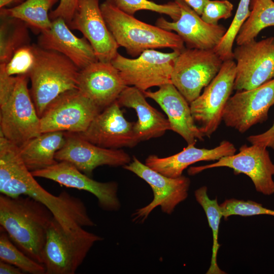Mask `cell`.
<instances>
[{"mask_svg": "<svg viewBox=\"0 0 274 274\" xmlns=\"http://www.w3.org/2000/svg\"><path fill=\"white\" fill-rule=\"evenodd\" d=\"M20 157L8 160L0 170V192L9 196H28L46 206L66 230L95 226L84 203L65 191L54 195L36 181Z\"/></svg>", "mask_w": 274, "mask_h": 274, "instance_id": "obj_1", "label": "cell"}, {"mask_svg": "<svg viewBox=\"0 0 274 274\" xmlns=\"http://www.w3.org/2000/svg\"><path fill=\"white\" fill-rule=\"evenodd\" d=\"M54 218L41 202L28 196L0 195V225L26 255L43 264L47 233Z\"/></svg>", "mask_w": 274, "mask_h": 274, "instance_id": "obj_2", "label": "cell"}, {"mask_svg": "<svg viewBox=\"0 0 274 274\" xmlns=\"http://www.w3.org/2000/svg\"><path fill=\"white\" fill-rule=\"evenodd\" d=\"M28 78L9 76L0 66V133L18 147L42 133Z\"/></svg>", "mask_w": 274, "mask_h": 274, "instance_id": "obj_3", "label": "cell"}, {"mask_svg": "<svg viewBox=\"0 0 274 274\" xmlns=\"http://www.w3.org/2000/svg\"><path fill=\"white\" fill-rule=\"evenodd\" d=\"M100 7L117 44L133 57L148 49L167 48L181 51L185 48L178 34L137 19L119 9L110 0H106Z\"/></svg>", "mask_w": 274, "mask_h": 274, "instance_id": "obj_4", "label": "cell"}, {"mask_svg": "<svg viewBox=\"0 0 274 274\" xmlns=\"http://www.w3.org/2000/svg\"><path fill=\"white\" fill-rule=\"evenodd\" d=\"M35 61L28 74L30 92L40 117L61 94L77 89L80 69L68 58L56 51L33 44Z\"/></svg>", "mask_w": 274, "mask_h": 274, "instance_id": "obj_5", "label": "cell"}, {"mask_svg": "<svg viewBox=\"0 0 274 274\" xmlns=\"http://www.w3.org/2000/svg\"><path fill=\"white\" fill-rule=\"evenodd\" d=\"M101 236L79 227L65 230L54 218L42 253L45 274H74Z\"/></svg>", "mask_w": 274, "mask_h": 274, "instance_id": "obj_6", "label": "cell"}, {"mask_svg": "<svg viewBox=\"0 0 274 274\" xmlns=\"http://www.w3.org/2000/svg\"><path fill=\"white\" fill-rule=\"evenodd\" d=\"M223 63L214 50L185 48L175 60L172 83L190 104L215 78Z\"/></svg>", "mask_w": 274, "mask_h": 274, "instance_id": "obj_7", "label": "cell"}, {"mask_svg": "<svg viewBox=\"0 0 274 274\" xmlns=\"http://www.w3.org/2000/svg\"><path fill=\"white\" fill-rule=\"evenodd\" d=\"M123 167L147 182L154 195L151 202L132 213L131 219L134 223H144L152 211L158 206L162 212L170 215L188 197L191 183L188 177L183 175L177 178L168 177L143 163L135 156Z\"/></svg>", "mask_w": 274, "mask_h": 274, "instance_id": "obj_8", "label": "cell"}, {"mask_svg": "<svg viewBox=\"0 0 274 274\" xmlns=\"http://www.w3.org/2000/svg\"><path fill=\"white\" fill-rule=\"evenodd\" d=\"M181 51L163 53L155 49L143 51L135 58L118 53L111 63L119 71L126 85L142 91L172 83L171 75L175 60Z\"/></svg>", "mask_w": 274, "mask_h": 274, "instance_id": "obj_9", "label": "cell"}, {"mask_svg": "<svg viewBox=\"0 0 274 274\" xmlns=\"http://www.w3.org/2000/svg\"><path fill=\"white\" fill-rule=\"evenodd\" d=\"M235 75L233 59L224 61L202 93L189 104L194 121L204 136H211L222 120L223 111L234 89Z\"/></svg>", "mask_w": 274, "mask_h": 274, "instance_id": "obj_10", "label": "cell"}, {"mask_svg": "<svg viewBox=\"0 0 274 274\" xmlns=\"http://www.w3.org/2000/svg\"><path fill=\"white\" fill-rule=\"evenodd\" d=\"M101 111L78 89L67 91L51 102L40 117L41 132L81 133Z\"/></svg>", "mask_w": 274, "mask_h": 274, "instance_id": "obj_11", "label": "cell"}, {"mask_svg": "<svg viewBox=\"0 0 274 274\" xmlns=\"http://www.w3.org/2000/svg\"><path fill=\"white\" fill-rule=\"evenodd\" d=\"M266 149L258 145H244L238 153L223 157L214 163L191 167L188 173L194 175L210 168L228 167L232 169L235 174H243L248 176L257 192L271 195L274 194V163Z\"/></svg>", "mask_w": 274, "mask_h": 274, "instance_id": "obj_12", "label": "cell"}, {"mask_svg": "<svg viewBox=\"0 0 274 274\" xmlns=\"http://www.w3.org/2000/svg\"><path fill=\"white\" fill-rule=\"evenodd\" d=\"M236 60L234 89L257 88L274 78V37L237 45L233 51Z\"/></svg>", "mask_w": 274, "mask_h": 274, "instance_id": "obj_13", "label": "cell"}, {"mask_svg": "<svg viewBox=\"0 0 274 274\" xmlns=\"http://www.w3.org/2000/svg\"><path fill=\"white\" fill-rule=\"evenodd\" d=\"M274 104V78L250 90L237 91L228 99L223 111L225 125L241 133L268 118Z\"/></svg>", "mask_w": 274, "mask_h": 274, "instance_id": "obj_14", "label": "cell"}, {"mask_svg": "<svg viewBox=\"0 0 274 274\" xmlns=\"http://www.w3.org/2000/svg\"><path fill=\"white\" fill-rule=\"evenodd\" d=\"M31 173L35 177L49 179L68 188L90 192L97 198L99 208L104 211L116 212L121 208L117 182L96 181L68 162L58 161L52 166Z\"/></svg>", "mask_w": 274, "mask_h": 274, "instance_id": "obj_15", "label": "cell"}, {"mask_svg": "<svg viewBox=\"0 0 274 274\" xmlns=\"http://www.w3.org/2000/svg\"><path fill=\"white\" fill-rule=\"evenodd\" d=\"M65 135V143L56 153L55 159L72 164L89 177L98 166L123 167L131 161L129 155L122 150L98 146L77 133L67 132Z\"/></svg>", "mask_w": 274, "mask_h": 274, "instance_id": "obj_16", "label": "cell"}, {"mask_svg": "<svg viewBox=\"0 0 274 274\" xmlns=\"http://www.w3.org/2000/svg\"><path fill=\"white\" fill-rule=\"evenodd\" d=\"M117 100L100 112L87 128L78 133L84 139L108 149L132 148L140 142L134 131V122L127 120Z\"/></svg>", "mask_w": 274, "mask_h": 274, "instance_id": "obj_17", "label": "cell"}, {"mask_svg": "<svg viewBox=\"0 0 274 274\" xmlns=\"http://www.w3.org/2000/svg\"><path fill=\"white\" fill-rule=\"evenodd\" d=\"M68 25L82 32L98 61L111 62L118 53L119 46L107 25L99 0H79L77 11Z\"/></svg>", "mask_w": 274, "mask_h": 274, "instance_id": "obj_18", "label": "cell"}, {"mask_svg": "<svg viewBox=\"0 0 274 274\" xmlns=\"http://www.w3.org/2000/svg\"><path fill=\"white\" fill-rule=\"evenodd\" d=\"M175 1L180 8L179 19L169 22L161 17L157 20L156 25L167 31H175L188 48L213 50L226 33V28L204 22L182 0Z\"/></svg>", "mask_w": 274, "mask_h": 274, "instance_id": "obj_19", "label": "cell"}, {"mask_svg": "<svg viewBox=\"0 0 274 274\" xmlns=\"http://www.w3.org/2000/svg\"><path fill=\"white\" fill-rule=\"evenodd\" d=\"M127 86L111 62L99 61L80 70L77 89L101 110L116 101Z\"/></svg>", "mask_w": 274, "mask_h": 274, "instance_id": "obj_20", "label": "cell"}, {"mask_svg": "<svg viewBox=\"0 0 274 274\" xmlns=\"http://www.w3.org/2000/svg\"><path fill=\"white\" fill-rule=\"evenodd\" d=\"M155 91H143L154 100L167 116L170 130L179 134L188 145L203 141L204 135L195 123L190 104L172 83L159 87Z\"/></svg>", "mask_w": 274, "mask_h": 274, "instance_id": "obj_21", "label": "cell"}, {"mask_svg": "<svg viewBox=\"0 0 274 274\" xmlns=\"http://www.w3.org/2000/svg\"><path fill=\"white\" fill-rule=\"evenodd\" d=\"M37 45L62 54L80 70L98 61L88 41L75 36L62 18L52 20L51 27L40 33Z\"/></svg>", "mask_w": 274, "mask_h": 274, "instance_id": "obj_22", "label": "cell"}, {"mask_svg": "<svg viewBox=\"0 0 274 274\" xmlns=\"http://www.w3.org/2000/svg\"><path fill=\"white\" fill-rule=\"evenodd\" d=\"M195 144H189L181 152L166 157L150 155L145 160V164L156 172L170 178L182 176L189 165L201 161L218 160L221 158L233 155L236 149L228 141H223L212 149L198 148Z\"/></svg>", "mask_w": 274, "mask_h": 274, "instance_id": "obj_23", "label": "cell"}, {"mask_svg": "<svg viewBox=\"0 0 274 274\" xmlns=\"http://www.w3.org/2000/svg\"><path fill=\"white\" fill-rule=\"evenodd\" d=\"M143 91L134 86H127L117 100L121 107L134 109L138 116L134 131L139 142L162 136L170 130L168 119L146 100Z\"/></svg>", "mask_w": 274, "mask_h": 274, "instance_id": "obj_24", "label": "cell"}, {"mask_svg": "<svg viewBox=\"0 0 274 274\" xmlns=\"http://www.w3.org/2000/svg\"><path fill=\"white\" fill-rule=\"evenodd\" d=\"M66 141L64 131L42 133L19 147L20 155L31 172L44 169L58 162L55 155Z\"/></svg>", "mask_w": 274, "mask_h": 274, "instance_id": "obj_25", "label": "cell"}, {"mask_svg": "<svg viewBox=\"0 0 274 274\" xmlns=\"http://www.w3.org/2000/svg\"><path fill=\"white\" fill-rule=\"evenodd\" d=\"M58 1L25 0L18 5L1 9L0 15L19 19L40 33L51 27L49 12Z\"/></svg>", "mask_w": 274, "mask_h": 274, "instance_id": "obj_26", "label": "cell"}, {"mask_svg": "<svg viewBox=\"0 0 274 274\" xmlns=\"http://www.w3.org/2000/svg\"><path fill=\"white\" fill-rule=\"evenodd\" d=\"M0 64L7 63L19 48L30 44L28 25L16 18L0 15Z\"/></svg>", "mask_w": 274, "mask_h": 274, "instance_id": "obj_27", "label": "cell"}, {"mask_svg": "<svg viewBox=\"0 0 274 274\" xmlns=\"http://www.w3.org/2000/svg\"><path fill=\"white\" fill-rule=\"evenodd\" d=\"M250 10V15L235 38L237 45L255 40L263 29L274 26V2L272 0H251Z\"/></svg>", "mask_w": 274, "mask_h": 274, "instance_id": "obj_28", "label": "cell"}, {"mask_svg": "<svg viewBox=\"0 0 274 274\" xmlns=\"http://www.w3.org/2000/svg\"><path fill=\"white\" fill-rule=\"evenodd\" d=\"M197 202L201 206L206 215L210 227L212 231L213 246L210 266L207 274H224L217 263V255L220 245L218 242L219 226L223 218L220 204L217 199H211L208 194V188L203 186L197 189L194 192Z\"/></svg>", "mask_w": 274, "mask_h": 274, "instance_id": "obj_29", "label": "cell"}, {"mask_svg": "<svg viewBox=\"0 0 274 274\" xmlns=\"http://www.w3.org/2000/svg\"><path fill=\"white\" fill-rule=\"evenodd\" d=\"M0 261L12 264L23 272L45 274L44 265L32 259L21 251L11 241L6 231L0 228Z\"/></svg>", "mask_w": 274, "mask_h": 274, "instance_id": "obj_30", "label": "cell"}, {"mask_svg": "<svg viewBox=\"0 0 274 274\" xmlns=\"http://www.w3.org/2000/svg\"><path fill=\"white\" fill-rule=\"evenodd\" d=\"M251 0H240L235 16L218 45L213 49L224 61L233 59L232 47L242 26L250 14Z\"/></svg>", "mask_w": 274, "mask_h": 274, "instance_id": "obj_31", "label": "cell"}, {"mask_svg": "<svg viewBox=\"0 0 274 274\" xmlns=\"http://www.w3.org/2000/svg\"><path fill=\"white\" fill-rule=\"evenodd\" d=\"M122 11L133 15L139 11L148 10L169 16L173 21L178 20L181 16V10L175 2L158 4L149 0H110Z\"/></svg>", "mask_w": 274, "mask_h": 274, "instance_id": "obj_32", "label": "cell"}, {"mask_svg": "<svg viewBox=\"0 0 274 274\" xmlns=\"http://www.w3.org/2000/svg\"><path fill=\"white\" fill-rule=\"evenodd\" d=\"M220 206L224 220L233 215L243 217L270 215L274 217V210L252 200L230 198L225 200Z\"/></svg>", "mask_w": 274, "mask_h": 274, "instance_id": "obj_33", "label": "cell"}, {"mask_svg": "<svg viewBox=\"0 0 274 274\" xmlns=\"http://www.w3.org/2000/svg\"><path fill=\"white\" fill-rule=\"evenodd\" d=\"M35 61L33 44L17 49L7 63L0 64L9 76L28 75Z\"/></svg>", "mask_w": 274, "mask_h": 274, "instance_id": "obj_34", "label": "cell"}, {"mask_svg": "<svg viewBox=\"0 0 274 274\" xmlns=\"http://www.w3.org/2000/svg\"><path fill=\"white\" fill-rule=\"evenodd\" d=\"M233 8V4L228 0H209L200 16L204 22L217 25L219 20L228 19L232 15Z\"/></svg>", "mask_w": 274, "mask_h": 274, "instance_id": "obj_35", "label": "cell"}, {"mask_svg": "<svg viewBox=\"0 0 274 274\" xmlns=\"http://www.w3.org/2000/svg\"><path fill=\"white\" fill-rule=\"evenodd\" d=\"M59 1L57 7L50 12V18L51 20L56 18H62L68 25L77 11L79 0H59Z\"/></svg>", "mask_w": 274, "mask_h": 274, "instance_id": "obj_36", "label": "cell"}, {"mask_svg": "<svg viewBox=\"0 0 274 274\" xmlns=\"http://www.w3.org/2000/svg\"><path fill=\"white\" fill-rule=\"evenodd\" d=\"M247 140L251 144L271 148L274 150V122L272 126L265 132L249 136Z\"/></svg>", "mask_w": 274, "mask_h": 274, "instance_id": "obj_37", "label": "cell"}, {"mask_svg": "<svg viewBox=\"0 0 274 274\" xmlns=\"http://www.w3.org/2000/svg\"><path fill=\"white\" fill-rule=\"evenodd\" d=\"M197 14L201 16L203 8L209 0H182Z\"/></svg>", "mask_w": 274, "mask_h": 274, "instance_id": "obj_38", "label": "cell"}, {"mask_svg": "<svg viewBox=\"0 0 274 274\" xmlns=\"http://www.w3.org/2000/svg\"><path fill=\"white\" fill-rule=\"evenodd\" d=\"M23 273V271L16 266L0 261L1 274H22Z\"/></svg>", "mask_w": 274, "mask_h": 274, "instance_id": "obj_39", "label": "cell"}, {"mask_svg": "<svg viewBox=\"0 0 274 274\" xmlns=\"http://www.w3.org/2000/svg\"><path fill=\"white\" fill-rule=\"evenodd\" d=\"M24 1L25 0H0V8H5L14 5H18Z\"/></svg>", "mask_w": 274, "mask_h": 274, "instance_id": "obj_40", "label": "cell"}]
</instances>
